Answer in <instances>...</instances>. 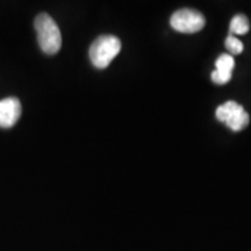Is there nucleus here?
<instances>
[{
	"mask_svg": "<svg viewBox=\"0 0 251 251\" xmlns=\"http://www.w3.org/2000/svg\"><path fill=\"white\" fill-rule=\"evenodd\" d=\"M34 26L37 34L40 48L47 55H55L61 50L62 35L55 20L47 13H41L35 18Z\"/></svg>",
	"mask_w": 251,
	"mask_h": 251,
	"instance_id": "f257e3e1",
	"label": "nucleus"
},
{
	"mask_svg": "<svg viewBox=\"0 0 251 251\" xmlns=\"http://www.w3.org/2000/svg\"><path fill=\"white\" fill-rule=\"evenodd\" d=\"M121 50V41L114 35H101L90 47L89 56L97 69H106Z\"/></svg>",
	"mask_w": 251,
	"mask_h": 251,
	"instance_id": "f03ea898",
	"label": "nucleus"
},
{
	"mask_svg": "<svg viewBox=\"0 0 251 251\" xmlns=\"http://www.w3.org/2000/svg\"><path fill=\"white\" fill-rule=\"evenodd\" d=\"M215 115L219 121L224 122L234 131L244 129L249 125L250 121L249 114L244 111L242 106L238 105L236 101H233V100L219 106L215 112Z\"/></svg>",
	"mask_w": 251,
	"mask_h": 251,
	"instance_id": "7ed1b4c3",
	"label": "nucleus"
},
{
	"mask_svg": "<svg viewBox=\"0 0 251 251\" xmlns=\"http://www.w3.org/2000/svg\"><path fill=\"white\" fill-rule=\"evenodd\" d=\"M171 27L184 34L198 33L205 27L206 20L201 13L191 8H183L174 13L170 19Z\"/></svg>",
	"mask_w": 251,
	"mask_h": 251,
	"instance_id": "20e7f679",
	"label": "nucleus"
},
{
	"mask_svg": "<svg viewBox=\"0 0 251 251\" xmlns=\"http://www.w3.org/2000/svg\"><path fill=\"white\" fill-rule=\"evenodd\" d=\"M21 117L19 99L9 97L0 100V128H12Z\"/></svg>",
	"mask_w": 251,
	"mask_h": 251,
	"instance_id": "39448f33",
	"label": "nucleus"
},
{
	"mask_svg": "<svg viewBox=\"0 0 251 251\" xmlns=\"http://www.w3.org/2000/svg\"><path fill=\"white\" fill-rule=\"evenodd\" d=\"M249 29L250 24L246 15L237 14L231 19L230 26H229L230 35H244V34H247L248 31H249Z\"/></svg>",
	"mask_w": 251,
	"mask_h": 251,
	"instance_id": "423d86ee",
	"label": "nucleus"
},
{
	"mask_svg": "<svg viewBox=\"0 0 251 251\" xmlns=\"http://www.w3.org/2000/svg\"><path fill=\"white\" fill-rule=\"evenodd\" d=\"M215 67L218 71L225 72V74L233 75V70L235 68L234 57L231 55H228V54L221 55L218 59H216Z\"/></svg>",
	"mask_w": 251,
	"mask_h": 251,
	"instance_id": "0eeeda50",
	"label": "nucleus"
},
{
	"mask_svg": "<svg viewBox=\"0 0 251 251\" xmlns=\"http://www.w3.org/2000/svg\"><path fill=\"white\" fill-rule=\"evenodd\" d=\"M226 48H227L229 51H230L231 55H240L241 52L243 51V43L241 42L237 37L233 35H229L227 39H226Z\"/></svg>",
	"mask_w": 251,
	"mask_h": 251,
	"instance_id": "6e6552de",
	"label": "nucleus"
}]
</instances>
